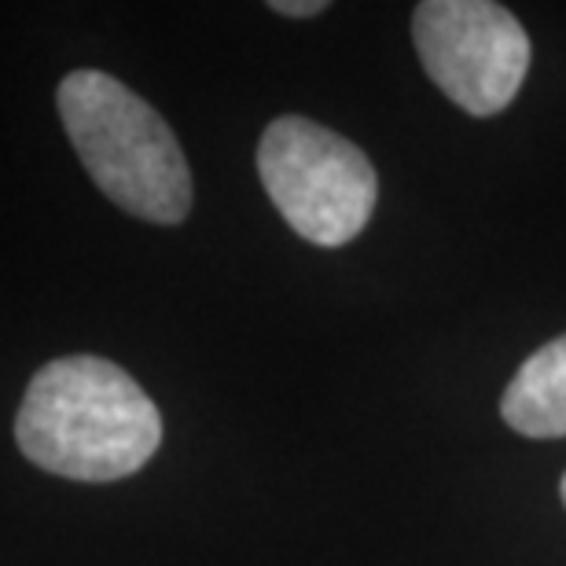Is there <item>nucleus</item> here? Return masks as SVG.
Masks as SVG:
<instances>
[{
    "mask_svg": "<svg viewBox=\"0 0 566 566\" xmlns=\"http://www.w3.org/2000/svg\"><path fill=\"white\" fill-rule=\"evenodd\" d=\"M15 441L60 479L118 482L155 457L163 416L126 368L88 354L60 357L30 379Z\"/></svg>",
    "mask_w": 566,
    "mask_h": 566,
    "instance_id": "nucleus-1",
    "label": "nucleus"
},
{
    "mask_svg": "<svg viewBox=\"0 0 566 566\" xmlns=\"http://www.w3.org/2000/svg\"><path fill=\"white\" fill-rule=\"evenodd\" d=\"M60 118L85 174L122 210L180 224L191 210V169L158 111L104 71H74L60 85Z\"/></svg>",
    "mask_w": 566,
    "mask_h": 566,
    "instance_id": "nucleus-2",
    "label": "nucleus"
},
{
    "mask_svg": "<svg viewBox=\"0 0 566 566\" xmlns=\"http://www.w3.org/2000/svg\"><path fill=\"white\" fill-rule=\"evenodd\" d=\"M258 177L283 221L316 247L357 240L379 199L368 155L302 115H283L262 133Z\"/></svg>",
    "mask_w": 566,
    "mask_h": 566,
    "instance_id": "nucleus-3",
    "label": "nucleus"
},
{
    "mask_svg": "<svg viewBox=\"0 0 566 566\" xmlns=\"http://www.w3.org/2000/svg\"><path fill=\"white\" fill-rule=\"evenodd\" d=\"M412 38L430 82L479 118L512 104L530 66L523 22L490 0H423Z\"/></svg>",
    "mask_w": 566,
    "mask_h": 566,
    "instance_id": "nucleus-4",
    "label": "nucleus"
},
{
    "mask_svg": "<svg viewBox=\"0 0 566 566\" xmlns=\"http://www.w3.org/2000/svg\"><path fill=\"white\" fill-rule=\"evenodd\" d=\"M501 416L526 438H566V335L523 360L501 398Z\"/></svg>",
    "mask_w": 566,
    "mask_h": 566,
    "instance_id": "nucleus-5",
    "label": "nucleus"
},
{
    "mask_svg": "<svg viewBox=\"0 0 566 566\" xmlns=\"http://www.w3.org/2000/svg\"><path fill=\"white\" fill-rule=\"evenodd\" d=\"M269 8H273L276 15H291V19H310V15L327 11L324 0H273Z\"/></svg>",
    "mask_w": 566,
    "mask_h": 566,
    "instance_id": "nucleus-6",
    "label": "nucleus"
},
{
    "mask_svg": "<svg viewBox=\"0 0 566 566\" xmlns=\"http://www.w3.org/2000/svg\"><path fill=\"white\" fill-rule=\"evenodd\" d=\"M559 496H563V504H566V474H563V482H559Z\"/></svg>",
    "mask_w": 566,
    "mask_h": 566,
    "instance_id": "nucleus-7",
    "label": "nucleus"
}]
</instances>
